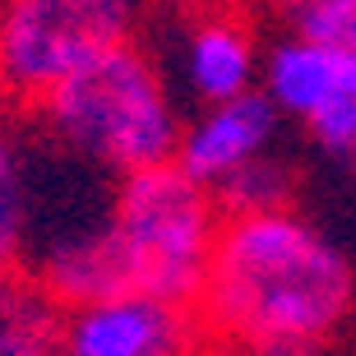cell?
I'll return each mask as SVG.
<instances>
[{"mask_svg": "<svg viewBox=\"0 0 356 356\" xmlns=\"http://www.w3.org/2000/svg\"><path fill=\"white\" fill-rule=\"evenodd\" d=\"M352 310L347 254L291 204L222 218L195 301L199 324L218 343L315 356L347 329Z\"/></svg>", "mask_w": 356, "mask_h": 356, "instance_id": "1", "label": "cell"}, {"mask_svg": "<svg viewBox=\"0 0 356 356\" xmlns=\"http://www.w3.org/2000/svg\"><path fill=\"white\" fill-rule=\"evenodd\" d=\"M218 195L176 158L125 172L111 209L38 250V287L60 310L116 291L195 305L218 241Z\"/></svg>", "mask_w": 356, "mask_h": 356, "instance_id": "2", "label": "cell"}, {"mask_svg": "<svg viewBox=\"0 0 356 356\" xmlns=\"http://www.w3.org/2000/svg\"><path fill=\"white\" fill-rule=\"evenodd\" d=\"M42 125L74 153L102 172H139L153 162L176 158L181 116L158 65L134 42H120L51 92L38 97Z\"/></svg>", "mask_w": 356, "mask_h": 356, "instance_id": "3", "label": "cell"}, {"mask_svg": "<svg viewBox=\"0 0 356 356\" xmlns=\"http://www.w3.org/2000/svg\"><path fill=\"white\" fill-rule=\"evenodd\" d=\"M139 0H0V65L10 92L38 102L74 70L130 42Z\"/></svg>", "mask_w": 356, "mask_h": 356, "instance_id": "4", "label": "cell"}, {"mask_svg": "<svg viewBox=\"0 0 356 356\" xmlns=\"http://www.w3.org/2000/svg\"><path fill=\"white\" fill-rule=\"evenodd\" d=\"M195 305L116 291L60 315V356H199Z\"/></svg>", "mask_w": 356, "mask_h": 356, "instance_id": "5", "label": "cell"}, {"mask_svg": "<svg viewBox=\"0 0 356 356\" xmlns=\"http://www.w3.org/2000/svg\"><path fill=\"white\" fill-rule=\"evenodd\" d=\"M277 111L273 97L264 88H250L227 102H209L190 125H181V144H176V162L195 176L199 185H218L227 176H236L245 162L264 158L277 134Z\"/></svg>", "mask_w": 356, "mask_h": 356, "instance_id": "6", "label": "cell"}, {"mask_svg": "<svg viewBox=\"0 0 356 356\" xmlns=\"http://www.w3.org/2000/svg\"><path fill=\"white\" fill-rule=\"evenodd\" d=\"M259 83L282 116L310 120L319 106L356 97V51H338L310 38H282L268 47Z\"/></svg>", "mask_w": 356, "mask_h": 356, "instance_id": "7", "label": "cell"}, {"mask_svg": "<svg viewBox=\"0 0 356 356\" xmlns=\"http://www.w3.org/2000/svg\"><path fill=\"white\" fill-rule=\"evenodd\" d=\"M264 56L236 14H204L181 42V74L199 102H227L259 83Z\"/></svg>", "mask_w": 356, "mask_h": 356, "instance_id": "8", "label": "cell"}, {"mask_svg": "<svg viewBox=\"0 0 356 356\" xmlns=\"http://www.w3.org/2000/svg\"><path fill=\"white\" fill-rule=\"evenodd\" d=\"M33 245V185L14 134L0 125V268H14Z\"/></svg>", "mask_w": 356, "mask_h": 356, "instance_id": "9", "label": "cell"}, {"mask_svg": "<svg viewBox=\"0 0 356 356\" xmlns=\"http://www.w3.org/2000/svg\"><path fill=\"white\" fill-rule=\"evenodd\" d=\"M218 209L222 213H264V209H287L291 204V172L277 158H254L236 176H227L218 190Z\"/></svg>", "mask_w": 356, "mask_h": 356, "instance_id": "10", "label": "cell"}, {"mask_svg": "<svg viewBox=\"0 0 356 356\" xmlns=\"http://www.w3.org/2000/svg\"><path fill=\"white\" fill-rule=\"evenodd\" d=\"M282 19L296 38L356 51V0H282Z\"/></svg>", "mask_w": 356, "mask_h": 356, "instance_id": "11", "label": "cell"}, {"mask_svg": "<svg viewBox=\"0 0 356 356\" xmlns=\"http://www.w3.org/2000/svg\"><path fill=\"white\" fill-rule=\"evenodd\" d=\"M305 130L324 153L333 158H356V97H338V102L319 106L315 116L305 120Z\"/></svg>", "mask_w": 356, "mask_h": 356, "instance_id": "12", "label": "cell"}, {"mask_svg": "<svg viewBox=\"0 0 356 356\" xmlns=\"http://www.w3.org/2000/svg\"><path fill=\"white\" fill-rule=\"evenodd\" d=\"M213 356H296V352H273V347H241V343H222V352Z\"/></svg>", "mask_w": 356, "mask_h": 356, "instance_id": "13", "label": "cell"}, {"mask_svg": "<svg viewBox=\"0 0 356 356\" xmlns=\"http://www.w3.org/2000/svg\"><path fill=\"white\" fill-rule=\"evenodd\" d=\"M5 92H10V79H5V65H0V102H5Z\"/></svg>", "mask_w": 356, "mask_h": 356, "instance_id": "14", "label": "cell"}, {"mask_svg": "<svg viewBox=\"0 0 356 356\" xmlns=\"http://www.w3.org/2000/svg\"><path fill=\"white\" fill-rule=\"evenodd\" d=\"M5 282H10V268H0V291H5Z\"/></svg>", "mask_w": 356, "mask_h": 356, "instance_id": "15", "label": "cell"}, {"mask_svg": "<svg viewBox=\"0 0 356 356\" xmlns=\"http://www.w3.org/2000/svg\"><path fill=\"white\" fill-rule=\"evenodd\" d=\"M181 5H213V0H181Z\"/></svg>", "mask_w": 356, "mask_h": 356, "instance_id": "16", "label": "cell"}]
</instances>
